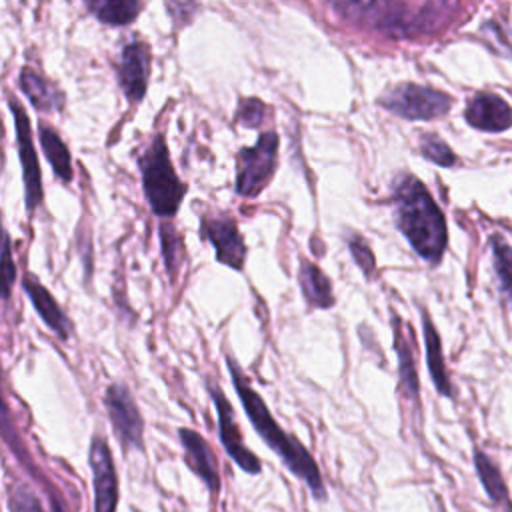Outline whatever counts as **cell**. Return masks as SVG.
<instances>
[{
  "label": "cell",
  "instance_id": "1",
  "mask_svg": "<svg viewBox=\"0 0 512 512\" xmlns=\"http://www.w3.org/2000/svg\"><path fill=\"white\" fill-rule=\"evenodd\" d=\"M226 364L230 368L234 390L242 402V408H244L252 428L258 432V436L264 440V444L282 460V464L288 468V472L306 484L312 498L316 502H326L328 490H326L320 466L316 464L310 450L296 436L288 434L276 422V418L270 414L266 402L250 386L248 378L244 376L240 366L234 362V358L226 356Z\"/></svg>",
  "mask_w": 512,
  "mask_h": 512
},
{
  "label": "cell",
  "instance_id": "2",
  "mask_svg": "<svg viewBox=\"0 0 512 512\" xmlns=\"http://www.w3.org/2000/svg\"><path fill=\"white\" fill-rule=\"evenodd\" d=\"M396 228L428 264H438L448 244V226L428 188L412 174L396 180L392 192Z\"/></svg>",
  "mask_w": 512,
  "mask_h": 512
},
{
  "label": "cell",
  "instance_id": "3",
  "mask_svg": "<svg viewBox=\"0 0 512 512\" xmlns=\"http://www.w3.org/2000/svg\"><path fill=\"white\" fill-rule=\"evenodd\" d=\"M146 200L156 216H174L186 194V184L176 176L164 134H156L138 160Z\"/></svg>",
  "mask_w": 512,
  "mask_h": 512
},
{
  "label": "cell",
  "instance_id": "4",
  "mask_svg": "<svg viewBox=\"0 0 512 512\" xmlns=\"http://www.w3.org/2000/svg\"><path fill=\"white\" fill-rule=\"evenodd\" d=\"M338 12H344V16H354V20H366L378 28L394 30L398 34L418 32V30H430L440 22V12L446 10V4H396V2H384V4H334Z\"/></svg>",
  "mask_w": 512,
  "mask_h": 512
},
{
  "label": "cell",
  "instance_id": "5",
  "mask_svg": "<svg viewBox=\"0 0 512 512\" xmlns=\"http://www.w3.org/2000/svg\"><path fill=\"white\" fill-rule=\"evenodd\" d=\"M278 134L266 130L252 148H242L236 156V192L240 196H256L270 182L276 170Z\"/></svg>",
  "mask_w": 512,
  "mask_h": 512
},
{
  "label": "cell",
  "instance_id": "6",
  "mask_svg": "<svg viewBox=\"0 0 512 512\" xmlns=\"http://www.w3.org/2000/svg\"><path fill=\"white\" fill-rule=\"evenodd\" d=\"M380 104L392 114L402 116L406 120H434V118L446 116L454 100L450 94L442 90L404 82L394 86L380 100Z\"/></svg>",
  "mask_w": 512,
  "mask_h": 512
},
{
  "label": "cell",
  "instance_id": "7",
  "mask_svg": "<svg viewBox=\"0 0 512 512\" xmlns=\"http://www.w3.org/2000/svg\"><path fill=\"white\" fill-rule=\"evenodd\" d=\"M104 406L112 424V430L124 450H144V420L140 410L122 384H110L104 394Z\"/></svg>",
  "mask_w": 512,
  "mask_h": 512
},
{
  "label": "cell",
  "instance_id": "8",
  "mask_svg": "<svg viewBox=\"0 0 512 512\" xmlns=\"http://www.w3.org/2000/svg\"><path fill=\"white\" fill-rule=\"evenodd\" d=\"M88 466L92 472L94 512H116L120 502V482L108 442L94 434L88 448Z\"/></svg>",
  "mask_w": 512,
  "mask_h": 512
},
{
  "label": "cell",
  "instance_id": "9",
  "mask_svg": "<svg viewBox=\"0 0 512 512\" xmlns=\"http://www.w3.org/2000/svg\"><path fill=\"white\" fill-rule=\"evenodd\" d=\"M210 396H212V402H214V408H216V418H218V436H220V442L226 450V454L230 456V460L246 474L250 476H256L262 472V462L260 458L244 444V438H242V432L238 428V422H236V416H234V408L230 406L228 398L216 388V386H210Z\"/></svg>",
  "mask_w": 512,
  "mask_h": 512
},
{
  "label": "cell",
  "instance_id": "10",
  "mask_svg": "<svg viewBox=\"0 0 512 512\" xmlns=\"http://www.w3.org/2000/svg\"><path fill=\"white\" fill-rule=\"evenodd\" d=\"M8 106L14 116L16 124V144H18V156L22 164V176H24V198H26V210L32 214L36 206L42 202V178H40V164L38 156L32 144V132H30V120L22 108L20 102L14 98L8 100Z\"/></svg>",
  "mask_w": 512,
  "mask_h": 512
},
{
  "label": "cell",
  "instance_id": "11",
  "mask_svg": "<svg viewBox=\"0 0 512 512\" xmlns=\"http://www.w3.org/2000/svg\"><path fill=\"white\" fill-rule=\"evenodd\" d=\"M202 236L214 246L218 262L242 270L244 268V256H246V246L242 240V234L238 232L236 222L228 216H204L200 224Z\"/></svg>",
  "mask_w": 512,
  "mask_h": 512
},
{
  "label": "cell",
  "instance_id": "12",
  "mask_svg": "<svg viewBox=\"0 0 512 512\" xmlns=\"http://www.w3.org/2000/svg\"><path fill=\"white\" fill-rule=\"evenodd\" d=\"M178 438L184 452V462L190 472L210 490L212 496L220 492L222 480L218 472L216 456L204 436L192 428H178Z\"/></svg>",
  "mask_w": 512,
  "mask_h": 512
},
{
  "label": "cell",
  "instance_id": "13",
  "mask_svg": "<svg viewBox=\"0 0 512 512\" xmlns=\"http://www.w3.org/2000/svg\"><path fill=\"white\" fill-rule=\"evenodd\" d=\"M464 120L480 132L500 134L512 128V106L494 92H476L464 108Z\"/></svg>",
  "mask_w": 512,
  "mask_h": 512
},
{
  "label": "cell",
  "instance_id": "14",
  "mask_svg": "<svg viewBox=\"0 0 512 512\" xmlns=\"http://www.w3.org/2000/svg\"><path fill=\"white\" fill-rule=\"evenodd\" d=\"M150 74V48L146 42H130L122 48L118 80L130 102H140L146 94Z\"/></svg>",
  "mask_w": 512,
  "mask_h": 512
},
{
  "label": "cell",
  "instance_id": "15",
  "mask_svg": "<svg viewBox=\"0 0 512 512\" xmlns=\"http://www.w3.org/2000/svg\"><path fill=\"white\" fill-rule=\"evenodd\" d=\"M22 288H24L26 296L32 300V306L38 312V316L44 320V324L52 332H56L58 338L66 340L70 336L72 324H70L68 316L64 314V310L58 306L56 298L32 274H26L22 278Z\"/></svg>",
  "mask_w": 512,
  "mask_h": 512
},
{
  "label": "cell",
  "instance_id": "16",
  "mask_svg": "<svg viewBox=\"0 0 512 512\" xmlns=\"http://www.w3.org/2000/svg\"><path fill=\"white\" fill-rule=\"evenodd\" d=\"M472 464H474L478 482L484 494L488 496V500L492 502V506H496L500 512H512V496L500 466L480 448L472 450Z\"/></svg>",
  "mask_w": 512,
  "mask_h": 512
},
{
  "label": "cell",
  "instance_id": "17",
  "mask_svg": "<svg viewBox=\"0 0 512 512\" xmlns=\"http://www.w3.org/2000/svg\"><path fill=\"white\" fill-rule=\"evenodd\" d=\"M422 328H424V344H426V362H428V372L430 378L436 386V390L442 396L452 398L454 390L450 384V376L446 370V362H444V354H442V342H440V334L432 322V318L428 316V312L422 308Z\"/></svg>",
  "mask_w": 512,
  "mask_h": 512
},
{
  "label": "cell",
  "instance_id": "18",
  "mask_svg": "<svg viewBox=\"0 0 512 512\" xmlns=\"http://www.w3.org/2000/svg\"><path fill=\"white\" fill-rule=\"evenodd\" d=\"M18 84H20V90L32 102V106L40 112L60 110L64 106V94L56 88V84L42 78L32 68H22Z\"/></svg>",
  "mask_w": 512,
  "mask_h": 512
},
{
  "label": "cell",
  "instance_id": "19",
  "mask_svg": "<svg viewBox=\"0 0 512 512\" xmlns=\"http://www.w3.org/2000/svg\"><path fill=\"white\" fill-rule=\"evenodd\" d=\"M300 286L306 302L316 308H330L334 304L332 284L328 276L310 260H300Z\"/></svg>",
  "mask_w": 512,
  "mask_h": 512
},
{
  "label": "cell",
  "instance_id": "20",
  "mask_svg": "<svg viewBox=\"0 0 512 512\" xmlns=\"http://www.w3.org/2000/svg\"><path fill=\"white\" fill-rule=\"evenodd\" d=\"M38 136H40L42 150H44L54 174L62 182H70L72 180V158H70V150L64 144V140L58 136V132L52 126H46V124H40Z\"/></svg>",
  "mask_w": 512,
  "mask_h": 512
},
{
  "label": "cell",
  "instance_id": "21",
  "mask_svg": "<svg viewBox=\"0 0 512 512\" xmlns=\"http://www.w3.org/2000/svg\"><path fill=\"white\" fill-rule=\"evenodd\" d=\"M86 6L100 22L112 26L134 22L142 10V2L138 0H90Z\"/></svg>",
  "mask_w": 512,
  "mask_h": 512
},
{
  "label": "cell",
  "instance_id": "22",
  "mask_svg": "<svg viewBox=\"0 0 512 512\" xmlns=\"http://www.w3.org/2000/svg\"><path fill=\"white\" fill-rule=\"evenodd\" d=\"M394 348L398 354V374H400V384L404 386V390L408 392V396L412 400H418V374H416V366H414V356L412 350L402 334V324L400 320L394 316Z\"/></svg>",
  "mask_w": 512,
  "mask_h": 512
},
{
  "label": "cell",
  "instance_id": "23",
  "mask_svg": "<svg viewBox=\"0 0 512 512\" xmlns=\"http://www.w3.org/2000/svg\"><path fill=\"white\" fill-rule=\"evenodd\" d=\"M8 510L10 512H64L56 498L48 502L28 484H16L8 490Z\"/></svg>",
  "mask_w": 512,
  "mask_h": 512
},
{
  "label": "cell",
  "instance_id": "24",
  "mask_svg": "<svg viewBox=\"0 0 512 512\" xmlns=\"http://www.w3.org/2000/svg\"><path fill=\"white\" fill-rule=\"evenodd\" d=\"M490 250H492V264L500 284V292L512 302V246L504 236L492 234Z\"/></svg>",
  "mask_w": 512,
  "mask_h": 512
},
{
  "label": "cell",
  "instance_id": "25",
  "mask_svg": "<svg viewBox=\"0 0 512 512\" xmlns=\"http://www.w3.org/2000/svg\"><path fill=\"white\" fill-rule=\"evenodd\" d=\"M160 246H162V256H164L166 270L174 278V274L180 268L182 256H184V244H182V238H180V234L176 232V228L172 224H160Z\"/></svg>",
  "mask_w": 512,
  "mask_h": 512
},
{
  "label": "cell",
  "instance_id": "26",
  "mask_svg": "<svg viewBox=\"0 0 512 512\" xmlns=\"http://www.w3.org/2000/svg\"><path fill=\"white\" fill-rule=\"evenodd\" d=\"M420 152L426 160L438 166H454L458 160L454 150L436 134H424L420 138Z\"/></svg>",
  "mask_w": 512,
  "mask_h": 512
},
{
  "label": "cell",
  "instance_id": "27",
  "mask_svg": "<svg viewBox=\"0 0 512 512\" xmlns=\"http://www.w3.org/2000/svg\"><path fill=\"white\" fill-rule=\"evenodd\" d=\"M264 112H266V106L258 98L240 100V104H238V122L248 126V128H256V126L262 124Z\"/></svg>",
  "mask_w": 512,
  "mask_h": 512
},
{
  "label": "cell",
  "instance_id": "28",
  "mask_svg": "<svg viewBox=\"0 0 512 512\" xmlns=\"http://www.w3.org/2000/svg\"><path fill=\"white\" fill-rule=\"evenodd\" d=\"M348 248L356 260V264L362 268V272L366 276H372L374 268H376V260H374V254L370 250V246L360 238V236H352L348 240Z\"/></svg>",
  "mask_w": 512,
  "mask_h": 512
},
{
  "label": "cell",
  "instance_id": "29",
  "mask_svg": "<svg viewBox=\"0 0 512 512\" xmlns=\"http://www.w3.org/2000/svg\"><path fill=\"white\" fill-rule=\"evenodd\" d=\"M2 272H4V298H8L16 278V266L10 252V236L6 232H4V248H2Z\"/></svg>",
  "mask_w": 512,
  "mask_h": 512
}]
</instances>
